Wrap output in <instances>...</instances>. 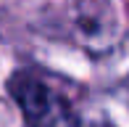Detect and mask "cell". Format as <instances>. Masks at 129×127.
I'll list each match as a JSON object with an SVG mask.
<instances>
[{
  "label": "cell",
  "mask_w": 129,
  "mask_h": 127,
  "mask_svg": "<svg viewBox=\"0 0 129 127\" xmlns=\"http://www.w3.org/2000/svg\"><path fill=\"white\" fill-rule=\"evenodd\" d=\"M71 24L77 40L95 53L108 50L119 34V21L113 11L100 0H79L71 8Z\"/></svg>",
  "instance_id": "obj_2"
},
{
  "label": "cell",
  "mask_w": 129,
  "mask_h": 127,
  "mask_svg": "<svg viewBox=\"0 0 129 127\" xmlns=\"http://www.w3.org/2000/svg\"><path fill=\"white\" fill-rule=\"evenodd\" d=\"M8 88L29 127H79L74 106L37 74L19 72L11 77Z\"/></svg>",
  "instance_id": "obj_1"
}]
</instances>
